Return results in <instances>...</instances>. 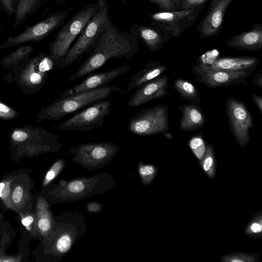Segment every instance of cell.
<instances>
[{"mask_svg":"<svg viewBox=\"0 0 262 262\" xmlns=\"http://www.w3.org/2000/svg\"><path fill=\"white\" fill-rule=\"evenodd\" d=\"M15 236L16 232L9 223L0 235V262L7 255V249Z\"/></svg>","mask_w":262,"mask_h":262,"instance_id":"f546056e","label":"cell"},{"mask_svg":"<svg viewBox=\"0 0 262 262\" xmlns=\"http://www.w3.org/2000/svg\"><path fill=\"white\" fill-rule=\"evenodd\" d=\"M252 83L262 88V75L261 73L256 74L254 75L253 79L252 80Z\"/></svg>","mask_w":262,"mask_h":262,"instance_id":"b9f144b4","label":"cell"},{"mask_svg":"<svg viewBox=\"0 0 262 262\" xmlns=\"http://www.w3.org/2000/svg\"><path fill=\"white\" fill-rule=\"evenodd\" d=\"M178 107L182 113L179 127L181 130L194 131L204 126L206 117L200 106L189 103L179 105Z\"/></svg>","mask_w":262,"mask_h":262,"instance_id":"44dd1931","label":"cell"},{"mask_svg":"<svg viewBox=\"0 0 262 262\" xmlns=\"http://www.w3.org/2000/svg\"><path fill=\"white\" fill-rule=\"evenodd\" d=\"M158 6L160 11H172L179 10L180 0H146Z\"/></svg>","mask_w":262,"mask_h":262,"instance_id":"836d02e7","label":"cell"},{"mask_svg":"<svg viewBox=\"0 0 262 262\" xmlns=\"http://www.w3.org/2000/svg\"><path fill=\"white\" fill-rule=\"evenodd\" d=\"M99 9L98 2L88 5L62 25L49 47V56L55 65L58 67L67 54L72 43Z\"/></svg>","mask_w":262,"mask_h":262,"instance_id":"5b68a950","label":"cell"},{"mask_svg":"<svg viewBox=\"0 0 262 262\" xmlns=\"http://www.w3.org/2000/svg\"><path fill=\"white\" fill-rule=\"evenodd\" d=\"M179 10H188L206 4L208 0H180Z\"/></svg>","mask_w":262,"mask_h":262,"instance_id":"f35d334b","label":"cell"},{"mask_svg":"<svg viewBox=\"0 0 262 262\" xmlns=\"http://www.w3.org/2000/svg\"><path fill=\"white\" fill-rule=\"evenodd\" d=\"M29 136L27 132L24 130H14L12 133L11 139L17 146H15L12 149L25 143L29 139Z\"/></svg>","mask_w":262,"mask_h":262,"instance_id":"8d00e7d4","label":"cell"},{"mask_svg":"<svg viewBox=\"0 0 262 262\" xmlns=\"http://www.w3.org/2000/svg\"><path fill=\"white\" fill-rule=\"evenodd\" d=\"M121 2H122L123 4L125 5H126L127 4V0H119Z\"/></svg>","mask_w":262,"mask_h":262,"instance_id":"bcb514c9","label":"cell"},{"mask_svg":"<svg viewBox=\"0 0 262 262\" xmlns=\"http://www.w3.org/2000/svg\"><path fill=\"white\" fill-rule=\"evenodd\" d=\"M110 20L107 4L99 9L90 19L58 67H68L82 54L91 53L97 46Z\"/></svg>","mask_w":262,"mask_h":262,"instance_id":"8992f818","label":"cell"},{"mask_svg":"<svg viewBox=\"0 0 262 262\" xmlns=\"http://www.w3.org/2000/svg\"><path fill=\"white\" fill-rule=\"evenodd\" d=\"M120 148L111 141L82 143L69 148L72 161L90 171L104 168L115 157Z\"/></svg>","mask_w":262,"mask_h":262,"instance_id":"52a82bcc","label":"cell"},{"mask_svg":"<svg viewBox=\"0 0 262 262\" xmlns=\"http://www.w3.org/2000/svg\"><path fill=\"white\" fill-rule=\"evenodd\" d=\"M191 69L195 80L210 89L247 84L246 79L253 72L251 71L228 72L212 70L198 64H193Z\"/></svg>","mask_w":262,"mask_h":262,"instance_id":"5bb4252c","label":"cell"},{"mask_svg":"<svg viewBox=\"0 0 262 262\" xmlns=\"http://www.w3.org/2000/svg\"><path fill=\"white\" fill-rule=\"evenodd\" d=\"M31 169L23 168L16 171L10 185L11 210L16 213L30 211L34 205L33 190L34 183L30 177Z\"/></svg>","mask_w":262,"mask_h":262,"instance_id":"4fadbf2b","label":"cell"},{"mask_svg":"<svg viewBox=\"0 0 262 262\" xmlns=\"http://www.w3.org/2000/svg\"><path fill=\"white\" fill-rule=\"evenodd\" d=\"M219 52L217 50L209 51L201 55L197 60L196 64L209 66L211 65L217 58Z\"/></svg>","mask_w":262,"mask_h":262,"instance_id":"e575fe53","label":"cell"},{"mask_svg":"<svg viewBox=\"0 0 262 262\" xmlns=\"http://www.w3.org/2000/svg\"><path fill=\"white\" fill-rule=\"evenodd\" d=\"M258 59L253 56L222 57L217 58L209 66H202L212 70L228 72H254L258 64Z\"/></svg>","mask_w":262,"mask_h":262,"instance_id":"ffe728a7","label":"cell"},{"mask_svg":"<svg viewBox=\"0 0 262 262\" xmlns=\"http://www.w3.org/2000/svg\"><path fill=\"white\" fill-rule=\"evenodd\" d=\"M139 49V39L126 31H120L110 20L97 46L68 80L88 75L114 58L130 60Z\"/></svg>","mask_w":262,"mask_h":262,"instance_id":"7a4b0ae2","label":"cell"},{"mask_svg":"<svg viewBox=\"0 0 262 262\" xmlns=\"http://www.w3.org/2000/svg\"><path fill=\"white\" fill-rule=\"evenodd\" d=\"M130 68V64L123 63L111 70L87 76L76 85L66 90L60 97H66L108 85L112 81L127 73Z\"/></svg>","mask_w":262,"mask_h":262,"instance_id":"e0dca14e","label":"cell"},{"mask_svg":"<svg viewBox=\"0 0 262 262\" xmlns=\"http://www.w3.org/2000/svg\"><path fill=\"white\" fill-rule=\"evenodd\" d=\"M169 78L167 75L158 77L138 87L127 103L129 107L141 106L150 101L162 98L168 93Z\"/></svg>","mask_w":262,"mask_h":262,"instance_id":"2e32d148","label":"cell"},{"mask_svg":"<svg viewBox=\"0 0 262 262\" xmlns=\"http://www.w3.org/2000/svg\"><path fill=\"white\" fill-rule=\"evenodd\" d=\"M232 1H211L207 13L196 27L200 38H209L219 33L226 10Z\"/></svg>","mask_w":262,"mask_h":262,"instance_id":"9a60e30c","label":"cell"},{"mask_svg":"<svg viewBox=\"0 0 262 262\" xmlns=\"http://www.w3.org/2000/svg\"><path fill=\"white\" fill-rule=\"evenodd\" d=\"M98 3L99 5L100 9H102L105 5L108 4L106 0H98Z\"/></svg>","mask_w":262,"mask_h":262,"instance_id":"f6af8a7d","label":"cell"},{"mask_svg":"<svg viewBox=\"0 0 262 262\" xmlns=\"http://www.w3.org/2000/svg\"><path fill=\"white\" fill-rule=\"evenodd\" d=\"M115 184L113 176L104 172L69 181L61 180L58 184H50L42 188L40 195L51 205L80 201L103 194L112 189Z\"/></svg>","mask_w":262,"mask_h":262,"instance_id":"3957f363","label":"cell"},{"mask_svg":"<svg viewBox=\"0 0 262 262\" xmlns=\"http://www.w3.org/2000/svg\"><path fill=\"white\" fill-rule=\"evenodd\" d=\"M226 45L229 48L249 51L261 49V25H253L251 30L234 35L226 41Z\"/></svg>","mask_w":262,"mask_h":262,"instance_id":"d6986e66","label":"cell"},{"mask_svg":"<svg viewBox=\"0 0 262 262\" xmlns=\"http://www.w3.org/2000/svg\"><path fill=\"white\" fill-rule=\"evenodd\" d=\"M18 113L13 108L0 101V118L12 119L17 117Z\"/></svg>","mask_w":262,"mask_h":262,"instance_id":"74e56055","label":"cell"},{"mask_svg":"<svg viewBox=\"0 0 262 262\" xmlns=\"http://www.w3.org/2000/svg\"><path fill=\"white\" fill-rule=\"evenodd\" d=\"M66 161L63 158L58 159L46 173L41 183L42 189L47 187L57 177L66 166Z\"/></svg>","mask_w":262,"mask_h":262,"instance_id":"4dcf8cb0","label":"cell"},{"mask_svg":"<svg viewBox=\"0 0 262 262\" xmlns=\"http://www.w3.org/2000/svg\"><path fill=\"white\" fill-rule=\"evenodd\" d=\"M251 230L255 233L259 232L261 230V227L258 223H253L251 226Z\"/></svg>","mask_w":262,"mask_h":262,"instance_id":"ee69618b","label":"cell"},{"mask_svg":"<svg viewBox=\"0 0 262 262\" xmlns=\"http://www.w3.org/2000/svg\"><path fill=\"white\" fill-rule=\"evenodd\" d=\"M9 223L8 221L5 220L3 214L0 212V235Z\"/></svg>","mask_w":262,"mask_h":262,"instance_id":"7bdbcfd3","label":"cell"},{"mask_svg":"<svg viewBox=\"0 0 262 262\" xmlns=\"http://www.w3.org/2000/svg\"><path fill=\"white\" fill-rule=\"evenodd\" d=\"M173 88L182 98L190 101V103L200 106L201 100L199 92L191 82L178 77L174 81Z\"/></svg>","mask_w":262,"mask_h":262,"instance_id":"cb8c5ba5","label":"cell"},{"mask_svg":"<svg viewBox=\"0 0 262 262\" xmlns=\"http://www.w3.org/2000/svg\"><path fill=\"white\" fill-rule=\"evenodd\" d=\"M86 210L90 213L99 212L103 209V205L95 202L88 203L86 205Z\"/></svg>","mask_w":262,"mask_h":262,"instance_id":"ab89813d","label":"cell"},{"mask_svg":"<svg viewBox=\"0 0 262 262\" xmlns=\"http://www.w3.org/2000/svg\"><path fill=\"white\" fill-rule=\"evenodd\" d=\"M189 146L198 158L202 160L206 150L205 142L202 136L200 135L192 136L189 141Z\"/></svg>","mask_w":262,"mask_h":262,"instance_id":"1f68e13d","label":"cell"},{"mask_svg":"<svg viewBox=\"0 0 262 262\" xmlns=\"http://www.w3.org/2000/svg\"><path fill=\"white\" fill-rule=\"evenodd\" d=\"M41 56V54H39L34 58L35 68L33 60L31 63L32 66L29 69H27L25 74V79L29 84L37 85L42 84L48 77L49 73H44L40 71L38 68V63Z\"/></svg>","mask_w":262,"mask_h":262,"instance_id":"484cf974","label":"cell"},{"mask_svg":"<svg viewBox=\"0 0 262 262\" xmlns=\"http://www.w3.org/2000/svg\"><path fill=\"white\" fill-rule=\"evenodd\" d=\"M167 70V67L160 62L150 60L138 72L132 75L127 84V91L138 87L140 85L161 75Z\"/></svg>","mask_w":262,"mask_h":262,"instance_id":"603a6c76","label":"cell"},{"mask_svg":"<svg viewBox=\"0 0 262 262\" xmlns=\"http://www.w3.org/2000/svg\"><path fill=\"white\" fill-rule=\"evenodd\" d=\"M111 101L104 99L95 103L58 125L63 130L88 132L101 127L111 112Z\"/></svg>","mask_w":262,"mask_h":262,"instance_id":"30bf717a","label":"cell"},{"mask_svg":"<svg viewBox=\"0 0 262 262\" xmlns=\"http://www.w3.org/2000/svg\"><path fill=\"white\" fill-rule=\"evenodd\" d=\"M15 171L6 173L0 180V202L6 210H11L10 204V185L15 177Z\"/></svg>","mask_w":262,"mask_h":262,"instance_id":"4316f807","label":"cell"},{"mask_svg":"<svg viewBox=\"0 0 262 262\" xmlns=\"http://www.w3.org/2000/svg\"><path fill=\"white\" fill-rule=\"evenodd\" d=\"M129 32L139 40H141L147 48L152 52L160 51L167 42L173 38L149 26L137 24L130 27Z\"/></svg>","mask_w":262,"mask_h":262,"instance_id":"ac0fdd59","label":"cell"},{"mask_svg":"<svg viewBox=\"0 0 262 262\" xmlns=\"http://www.w3.org/2000/svg\"><path fill=\"white\" fill-rule=\"evenodd\" d=\"M68 15L66 10H59L31 26H27L24 31L14 36H8L7 40L0 45V49L19 45L28 42L40 41L53 30L61 26Z\"/></svg>","mask_w":262,"mask_h":262,"instance_id":"8fae6325","label":"cell"},{"mask_svg":"<svg viewBox=\"0 0 262 262\" xmlns=\"http://www.w3.org/2000/svg\"><path fill=\"white\" fill-rule=\"evenodd\" d=\"M206 4L188 10L160 11L148 15L149 26L173 37H178L186 29L193 25Z\"/></svg>","mask_w":262,"mask_h":262,"instance_id":"ba28073f","label":"cell"},{"mask_svg":"<svg viewBox=\"0 0 262 262\" xmlns=\"http://www.w3.org/2000/svg\"><path fill=\"white\" fill-rule=\"evenodd\" d=\"M18 214L20 216L22 225L31 238L36 239L39 238L35 211L21 212L18 213Z\"/></svg>","mask_w":262,"mask_h":262,"instance_id":"83f0119b","label":"cell"},{"mask_svg":"<svg viewBox=\"0 0 262 262\" xmlns=\"http://www.w3.org/2000/svg\"><path fill=\"white\" fill-rule=\"evenodd\" d=\"M19 0H0V9L11 16L15 14Z\"/></svg>","mask_w":262,"mask_h":262,"instance_id":"d590c367","label":"cell"},{"mask_svg":"<svg viewBox=\"0 0 262 262\" xmlns=\"http://www.w3.org/2000/svg\"><path fill=\"white\" fill-rule=\"evenodd\" d=\"M35 213L39 238L47 235L51 231L54 221V215L50 209V205L41 195L37 196Z\"/></svg>","mask_w":262,"mask_h":262,"instance_id":"7402d4cb","label":"cell"},{"mask_svg":"<svg viewBox=\"0 0 262 262\" xmlns=\"http://www.w3.org/2000/svg\"><path fill=\"white\" fill-rule=\"evenodd\" d=\"M120 90L116 85L104 86L66 97H60L42 110L40 119L59 120L95 103L107 99Z\"/></svg>","mask_w":262,"mask_h":262,"instance_id":"277c9868","label":"cell"},{"mask_svg":"<svg viewBox=\"0 0 262 262\" xmlns=\"http://www.w3.org/2000/svg\"><path fill=\"white\" fill-rule=\"evenodd\" d=\"M33 50L32 45L20 47L15 51L7 54L3 59L2 64L6 66L25 59L29 56Z\"/></svg>","mask_w":262,"mask_h":262,"instance_id":"f1b7e54d","label":"cell"},{"mask_svg":"<svg viewBox=\"0 0 262 262\" xmlns=\"http://www.w3.org/2000/svg\"><path fill=\"white\" fill-rule=\"evenodd\" d=\"M225 111L232 135L241 146H246L250 141L249 130L253 127L252 114L243 102L231 97L227 99Z\"/></svg>","mask_w":262,"mask_h":262,"instance_id":"7c38bea8","label":"cell"},{"mask_svg":"<svg viewBox=\"0 0 262 262\" xmlns=\"http://www.w3.org/2000/svg\"><path fill=\"white\" fill-rule=\"evenodd\" d=\"M252 100L255 105L258 108L260 113L262 114V98L259 95L253 94L251 96Z\"/></svg>","mask_w":262,"mask_h":262,"instance_id":"60d3db41","label":"cell"},{"mask_svg":"<svg viewBox=\"0 0 262 262\" xmlns=\"http://www.w3.org/2000/svg\"><path fill=\"white\" fill-rule=\"evenodd\" d=\"M168 107L163 104L142 109L129 120L128 129L141 136L165 134L169 129Z\"/></svg>","mask_w":262,"mask_h":262,"instance_id":"9c48e42d","label":"cell"},{"mask_svg":"<svg viewBox=\"0 0 262 262\" xmlns=\"http://www.w3.org/2000/svg\"><path fill=\"white\" fill-rule=\"evenodd\" d=\"M138 172L143 185L150 183L153 178L155 173V167L150 164H144L140 162L138 164Z\"/></svg>","mask_w":262,"mask_h":262,"instance_id":"d6a6232c","label":"cell"},{"mask_svg":"<svg viewBox=\"0 0 262 262\" xmlns=\"http://www.w3.org/2000/svg\"><path fill=\"white\" fill-rule=\"evenodd\" d=\"M43 0H19L15 12L13 27H16L28 16L34 13Z\"/></svg>","mask_w":262,"mask_h":262,"instance_id":"d4e9b609","label":"cell"},{"mask_svg":"<svg viewBox=\"0 0 262 262\" xmlns=\"http://www.w3.org/2000/svg\"><path fill=\"white\" fill-rule=\"evenodd\" d=\"M85 217L76 211H67L54 215L52 228L32 251L36 261L58 262L72 249L84 234Z\"/></svg>","mask_w":262,"mask_h":262,"instance_id":"6da1fadb","label":"cell"}]
</instances>
